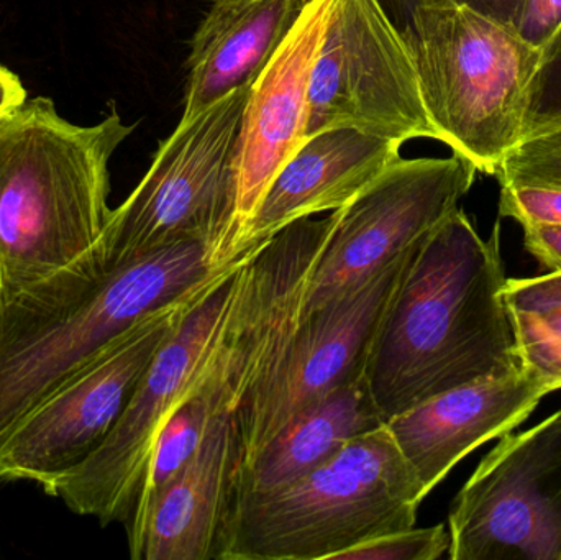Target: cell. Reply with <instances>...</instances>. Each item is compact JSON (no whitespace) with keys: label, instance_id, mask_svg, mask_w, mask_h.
Here are the masks:
<instances>
[{"label":"cell","instance_id":"19","mask_svg":"<svg viewBox=\"0 0 561 560\" xmlns=\"http://www.w3.org/2000/svg\"><path fill=\"white\" fill-rule=\"evenodd\" d=\"M385 424L365 377L359 378L304 411L255 459L240 466L233 500L294 482Z\"/></svg>","mask_w":561,"mask_h":560},{"label":"cell","instance_id":"29","mask_svg":"<svg viewBox=\"0 0 561 560\" xmlns=\"http://www.w3.org/2000/svg\"><path fill=\"white\" fill-rule=\"evenodd\" d=\"M26 101V91L15 72L0 65V118Z\"/></svg>","mask_w":561,"mask_h":560},{"label":"cell","instance_id":"30","mask_svg":"<svg viewBox=\"0 0 561 560\" xmlns=\"http://www.w3.org/2000/svg\"><path fill=\"white\" fill-rule=\"evenodd\" d=\"M442 2V0H427L425 3ZM450 2L460 3V5L471 7L478 12L494 16L501 22L513 25L523 0H450Z\"/></svg>","mask_w":561,"mask_h":560},{"label":"cell","instance_id":"16","mask_svg":"<svg viewBox=\"0 0 561 560\" xmlns=\"http://www.w3.org/2000/svg\"><path fill=\"white\" fill-rule=\"evenodd\" d=\"M401 144L356 128H327L304 138L280 168L240 239L250 253L304 217L333 213L401 160Z\"/></svg>","mask_w":561,"mask_h":560},{"label":"cell","instance_id":"20","mask_svg":"<svg viewBox=\"0 0 561 560\" xmlns=\"http://www.w3.org/2000/svg\"><path fill=\"white\" fill-rule=\"evenodd\" d=\"M216 418L209 401L204 400L201 395L186 398L168 418L163 430L158 434L147 477L138 493L134 512L130 519L125 523L130 555L140 541L141 529L151 503L190 462Z\"/></svg>","mask_w":561,"mask_h":560},{"label":"cell","instance_id":"11","mask_svg":"<svg viewBox=\"0 0 561 560\" xmlns=\"http://www.w3.org/2000/svg\"><path fill=\"white\" fill-rule=\"evenodd\" d=\"M451 560H561V410L507 433L448 515Z\"/></svg>","mask_w":561,"mask_h":560},{"label":"cell","instance_id":"15","mask_svg":"<svg viewBox=\"0 0 561 560\" xmlns=\"http://www.w3.org/2000/svg\"><path fill=\"white\" fill-rule=\"evenodd\" d=\"M559 390L523 368L445 391L392 418L386 427L427 496L460 460L488 441L513 433L547 395Z\"/></svg>","mask_w":561,"mask_h":560},{"label":"cell","instance_id":"12","mask_svg":"<svg viewBox=\"0 0 561 560\" xmlns=\"http://www.w3.org/2000/svg\"><path fill=\"white\" fill-rule=\"evenodd\" d=\"M419 245L333 301L304 312L279 364L237 413L242 466L304 411L365 377L382 316Z\"/></svg>","mask_w":561,"mask_h":560},{"label":"cell","instance_id":"5","mask_svg":"<svg viewBox=\"0 0 561 560\" xmlns=\"http://www.w3.org/2000/svg\"><path fill=\"white\" fill-rule=\"evenodd\" d=\"M402 35L438 141L494 176L529 128L543 53L511 23L450 0L419 7Z\"/></svg>","mask_w":561,"mask_h":560},{"label":"cell","instance_id":"1","mask_svg":"<svg viewBox=\"0 0 561 560\" xmlns=\"http://www.w3.org/2000/svg\"><path fill=\"white\" fill-rule=\"evenodd\" d=\"M504 285L500 222L484 240L458 206L422 240L366 362L385 423L445 391L523 370Z\"/></svg>","mask_w":561,"mask_h":560},{"label":"cell","instance_id":"18","mask_svg":"<svg viewBox=\"0 0 561 560\" xmlns=\"http://www.w3.org/2000/svg\"><path fill=\"white\" fill-rule=\"evenodd\" d=\"M309 0H210L191 38L181 121L250 88L302 16Z\"/></svg>","mask_w":561,"mask_h":560},{"label":"cell","instance_id":"4","mask_svg":"<svg viewBox=\"0 0 561 560\" xmlns=\"http://www.w3.org/2000/svg\"><path fill=\"white\" fill-rule=\"evenodd\" d=\"M424 499L385 424L300 479L233 500L216 559L335 560L366 539L414 528Z\"/></svg>","mask_w":561,"mask_h":560},{"label":"cell","instance_id":"27","mask_svg":"<svg viewBox=\"0 0 561 560\" xmlns=\"http://www.w3.org/2000/svg\"><path fill=\"white\" fill-rule=\"evenodd\" d=\"M553 124H561V61L543 71L527 132Z\"/></svg>","mask_w":561,"mask_h":560},{"label":"cell","instance_id":"13","mask_svg":"<svg viewBox=\"0 0 561 560\" xmlns=\"http://www.w3.org/2000/svg\"><path fill=\"white\" fill-rule=\"evenodd\" d=\"M477 174V167L457 153L401 158L355 199L333 210L304 312L333 301L419 245L457 209Z\"/></svg>","mask_w":561,"mask_h":560},{"label":"cell","instance_id":"7","mask_svg":"<svg viewBox=\"0 0 561 560\" xmlns=\"http://www.w3.org/2000/svg\"><path fill=\"white\" fill-rule=\"evenodd\" d=\"M239 265L187 308L104 443L81 466L45 487L48 495L61 500L76 515L92 516L102 526L125 525L130 519L158 434L171 413L196 393Z\"/></svg>","mask_w":561,"mask_h":560},{"label":"cell","instance_id":"24","mask_svg":"<svg viewBox=\"0 0 561 560\" xmlns=\"http://www.w3.org/2000/svg\"><path fill=\"white\" fill-rule=\"evenodd\" d=\"M500 217L516 220L523 227L533 224L561 226V187L501 186Z\"/></svg>","mask_w":561,"mask_h":560},{"label":"cell","instance_id":"26","mask_svg":"<svg viewBox=\"0 0 561 560\" xmlns=\"http://www.w3.org/2000/svg\"><path fill=\"white\" fill-rule=\"evenodd\" d=\"M503 295L511 312L561 318V272L537 278L506 279Z\"/></svg>","mask_w":561,"mask_h":560},{"label":"cell","instance_id":"23","mask_svg":"<svg viewBox=\"0 0 561 560\" xmlns=\"http://www.w3.org/2000/svg\"><path fill=\"white\" fill-rule=\"evenodd\" d=\"M524 368L553 381L561 390V318L511 312Z\"/></svg>","mask_w":561,"mask_h":560},{"label":"cell","instance_id":"21","mask_svg":"<svg viewBox=\"0 0 561 560\" xmlns=\"http://www.w3.org/2000/svg\"><path fill=\"white\" fill-rule=\"evenodd\" d=\"M494 176L501 186L561 187V124L527 132L501 161Z\"/></svg>","mask_w":561,"mask_h":560},{"label":"cell","instance_id":"8","mask_svg":"<svg viewBox=\"0 0 561 560\" xmlns=\"http://www.w3.org/2000/svg\"><path fill=\"white\" fill-rule=\"evenodd\" d=\"M350 127L404 145L438 141L414 56L378 0H333L309 84L306 137Z\"/></svg>","mask_w":561,"mask_h":560},{"label":"cell","instance_id":"31","mask_svg":"<svg viewBox=\"0 0 561 560\" xmlns=\"http://www.w3.org/2000/svg\"><path fill=\"white\" fill-rule=\"evenodd\" d=\"M378 2L381 3L382 9L388 13L392 23H394L401 32H404L409 23H411L415 10L424 5L427 0H378Z\"/></svg>","mask_w":561,"mask_h":560},{"label":"cell","instance_id":"10","mask_svg":"<svg viewBox=\"0 0 561 560\" xmlns=\"http://www.w3.org/2000/svg\"><path fill=\"white\" fill-rule=\"evenodd\" d=\"M201 295L145 319L16 421L0 437V479L45 489L81 466L117 424L158 352Z\"/></svg>","mask_w":561,"mask_h":560},{"label":"cell","instance_id":"28","mask_svg":"<svg viewBox=\"0 0 561 560\" xmlns=\"http://www.w3.org/2000/svg\"><path fill=\"white\" fill-rule=\"evenodd\" d=\"M524 245L549 273L561 272V226L533 224L523 227Z\"/></svg>","mask_w":561,"mask_h":560},{"label":"cell","instance_id":"6","mask_svg":"<svg viewBox=\"0 0 561 560\" xmlns=\"http://www.w3.org/2000/svg\"><path fill=\"white\" fill-rule=\"evenodd\" d=\"M250 89L181 121L160 145L144 180L112 209L95 245L105 263L122 265L186 239L247 255L239 250L237 155Z\"/></svg>","mask_w":561,"mask_h":560},{"label":"cell","instance_id":"3","mask_svg":"<svg viewBox=\"0 0 561 560\" xmlns=\"http://www.w3.org/2000/svg\"><path fill=\"white\" fill-rule=\"evenodd\" d=\"M134 130L115 108L91 127L71 124L48 98L0 118V289L94 249L112 213L108 163Z\"/></svg>","mask_w":561,"mask_h":560},{"label":"cell","instance_id":"22","mask_svg":"<svg viewBox=\"0 0 561 560\" xmlns=\"http://www.w3.org/2000/svg\"><path fill=\"white\" fill-rule=\"evenodd\" d=\"M450 532L445 525L409 528L366 539L335 560H437L448 555Z\"/></svg>","mask_w":561,"mask_h":560},{"label":"cell","instance_id":"14","mask_svg":"<svg viewBox=\"0 0 561 560\" xmlns=\"http://www.w3.org/2000/svg\"><path fill=\"white\" fill-rule=\"evenodd\" d=\"M332 2L309 0L299 22L250 89L237 155L239 250L242 233L266 191L306 138L310 76Z\"/></svg>","mask_w":561,"mask_h":560},{"label":"cell","instance_id":"25","mask_svg":"<svg viewBox=\"0 0 561 560\" xmlns=\"http://www.w3.org/2000/svg\"><path fill=\"white\" fill-rule=\"evenodd\" d=\"M513 25L543 53L547 66L561 61V0H523Z\"/></svg>","mask_w":561,"mask_h":560},{"label":"cell","instance_id":"17","mask_svg":"<svg viewBox=\"0 0 561 560\" xmlns=\"http://www.w3.org/2000/svg\"><path fill=\"white\" fill-rule=\"evenodd\" d=\"M242 466L233 414L216 418L190 462L151 503L135 560H214Z\"/></svg>","mask_w":561,"mask_h":560},{"label":"cell","instance_id":"2","mask_svg":"<svg viewBox=\"0 0 561 560\" xmlns=\"http://www.w3.org/2000/svg\"><path fill=\"white\" fill-rule=\"evenodd\" d=\"M245 256L186 239L107 265L94 247L45 278L0 289V437L112 342L196 298Z\"/></svg>","mask_w":561,"mask_h":560},{"label":"cell","instance_id":"9","mask_svg":"<svg viewBox=\"0 0 561 560\" xmlns=\"http://www.w3.org/2000/svg\"><path fill=\"white\" fill-rule=\"evenodd\" d=\"M333 226L304 217L250 252L196 393L217 418L237 416L279 364L306 309L310 278Z\"/></svg>","mask_w":561,"mask_h":560}]
</instances>
